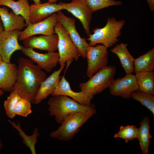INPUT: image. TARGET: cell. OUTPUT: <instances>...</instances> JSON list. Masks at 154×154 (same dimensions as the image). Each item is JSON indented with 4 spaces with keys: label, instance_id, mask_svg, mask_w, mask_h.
<instances>
[{
    "label": "cell",
    "instance_id": "obj_37",
    "mask_svg": "<svg viewBox=\"0 0 154 154\" xmlns=\"http://www.w3.org/2000/svg\"><path fill=\"white\" fill-rule=\"evenodd\" d=\"M2 60V58H1V57L0 55V65L1 64V63Z\"/></svg>",
    "mask_w": 154,
    "mask_h": 154
},
{
    "label": "cell",
    "instance_id": "obj_25",
    "mask_svg": "<svg viewBox=\"0 0 154 154\" xmlns=\"http://www.w3.org/2000/svg\"><path fill=\"white\" fill-rule=\"evenodd\" d=\"M139 89L153 95L154 94V73L153 71L135 73Z\"/></svg>",
    "mask_w": 154,
    "mask_h": 154
},
{
    "label": "cell",
    "instance_id": "obj_24",
    "mask_svg": "<svg viewBox=\"0 0 154 154\" xmlns=\"http://www.w3.org/2000/svg\"><path fill=\"white\" fill-rule=\"evenodd\" d=\"M8 121L12 126L18 131V134L23 139V142L27 147L30 149L32 154H36L35 145L37 142V137L40 136L38 129L35 128L33 134L31 136L26 135L25 132L22 129L20 123L18 121L16 124L14 121L8 119Z\"/></svg>",
    "mask_w": 154,
    "mask_h": 154
},
{
    "label": "cell",
    "instance_id": "obj_4",
    "mask_svg": "<svg viewBox=\"0 0 154 154\" xmlns=\"http://www.w3.org/2000/svg\"><path fill=\"white\" fill-rule=\"evenodd\" d=\"M95 114L86 112L72 113L66 117L57 130L50 133L49 136L60 141H70L79 131L81 127Z\"/></svg>",
    "mask_w": 154,
    "mask_h": 154
},
{
    "label": "cell",
    "instance_id": "obj_36",
    "mask_svg": "<svg viewBox=\"0 0 154 154\" xmlns=\"http://www.w3.org/2000/svg\"><path fill=\"white\" fill-rule=\"evenodd\" d=\"M4 91L0 89V98L3 94Z\"/></svg>",
    "mask_w": 154,
    "mask_h": 154
},
{
    "label": "cell",
    "instance_id": "obj_10",
    "mask_svg": "<svg viewBox=\"0 0 154 154\" xmlns=\"http://www.w3.org/2000/svg\"><path fill=\"white\" fill-rule=\"evenodd\" d=\"M21 31L15 30L0 33V55L2 60L10 62L12 55L15 51L21 50L22 45L18 42V38Z\"/></svg>",
    "mask_w": 154,
    "mask_h": 154
},
{
    "label": "cell",
    "instance_id": "obj_22",
    "mask_svg": "<svg viewBox=\"0 0 154 154\" xmlns=\"http://www.w3.org/2000/svg\"><path fill=\"white\" fill-rule=\"evenodd\" d=\"M148 117L145 116L140 123L138 128L137 138L139 141L140 148L143 154H148L150 139L152 136L150 133Z\"/></svg>",
    "mask_w": 154,
    "mask_h": 154
},
{
    "label": "cell",
    "instance_id": "obj_35",
    "mask_svg": "<svg viewBox=\"0 0 154 154\" xmlns=\"http://www.w3.org/2000/svg\"><path fill=\"white\" fill-rule=\"evenodd\" d=\"M3 146V144H2V142L1 139L0 137V153L1 151L2 148Z\"/></svg>",
    "mask_w": 154,
    "mask_h": 154
},
{
    "label": "cell",
    "instance_id": "obj_6",
    "mask_svg": "<svg viewBox=\"0 0 154 154\" xmlns=\"http://www.w3.org/2000/svg\"><path fill=\"white\" fill-rule=\"evenodd\" d=\"M54 30L58 37V64L60 66L66 62L70 64L74 60L77 61L80 56L79 51L66 30L58 22L54 27Z\"/></svg>",
    "mask_w": 154,
    "mask_h": 154
},
{
    "label": "cell",
    "instance_id": "obj_17",
    "mask_svg": "<svg viewBox=\"0 0 154 154\" xmlns=\"http://www.w3.org/2000/svg\"><path fill=\"white\" fill-rule=\"evenodd\" d=\"M17 67L15 64L2 60L0 65V89L11 92L15 83Z\"/></svg>",
    "mask_w": 154,
    "mask_h": 154
},
{
    "label": "cell",
    "instance_id": "obj_26",
    "mask_svg": "<svg viewBox=\"0 0 154 154\" xmlns=\"http://www.w3.org/2000/svg\"><path fill=\"white\" fill-rule=\"evenodd\" d=\"M131 98L139 102L147 108L154 116V96L153 95L143 92L139 89L131 94Z\"/></svg>",
    "mask_w": 154,
    "mask_h": 154
},
{
    "label": "cell",
    "instance_id": "obj_16",
    "mask_svg": "<svg viewBox=\"0 0 154 154\" xmlns=\"http://www.w3.org/2000/svg\"><path fill=\"white\" fill-rule=\"evenodd\" d=\"M63 9L62 6L59 4L48 2L39 4L30 5L29 21L31 24L40 22L53 13Z\"/></svg>",
    "mask_w": 154,
    "mask_h": 154
},
{
    "label": "cell",
    "instance_id": "obj_29",
    "mask_svg": "<svg viewBox=\"0 0 154 154\" xmlns=\"http://www.w3.org/2000/svg\"><path fill=\"white\" fill-rule=\"evenodd\" d=\"M92 13L99 10L112 6H120V1L114 0H85Z\"/></svg>",
    "mask_w": 154,
    "mask_h": 154
},
{
    "label": "cell",
    "instance_id": "obj_7",
    "mask_svg": "<svg viewBox=\"0 0 154 154\" xmlns=\"http://www.w3.org/2000/svg\"><path fill=\"white\" fill-rule=\"evenodd\" d=\"M108 54L107 48L102 45L89 46L86 57L88 63L86 75L88 78L107 66Z\"/></svg>",
    "mask_w": 154,
    "mask_h": 154
},
{
    "label": "cell",
    "instance_id": "obj_27",
    "mask_svg": "<svg viewBox=\"0 0 154 154\" xmlns=\"http://www.w3.org/2000/svg\"><path fill=\"white\" fill-rule=\"evenodd\" d=\"M21 98L17 92L13 91L7 100L4 102L3 105L6 115L10 118L13 119L15 116L16 106Z\"/></svg>",
    "mask_w": 154,
    "mask_h": 154
},
{
    "label": "cell",
    "instance_id": "obj_31",
    "mask_svg": "<svg viewBox=\"0 0 154 154\" xmlns=\"http://www.w3.org/2000/svg\"><path fill=\"white\" fill-rule=\"evenodd\" d=\"M147 3L152 11H154V0H146Z\"/></svg>",
    "mask_w": 154,
    "mask_h": 154
},
{
    "label": "cell",
    "instance_id": "obj_2",
    "mask_svg": "<svg viewBox=\"0 0 154 154\" xmlns=\"http://www.w3.org/2000/svg\"><path fill=\"white\" fill-rule=\"evenodd\" d=\"M49 115L54 116L55 121L61 124L66 117L70 114L79 112L96 113L94 105L83 106L68 96L63 95L52 96L47 102Z\"/></svg>",
    "mask_w": 154,
    "mask_h": 154
},
{
    "label": "cell",
    "instance_id": "obj_13",
    "mask_svg": "<svg viewBox=\"0 0 154 154\" xmlns=\"http://www.w3.org/2000/svg\"><path fill=\"white\" fill-rule=\"evenodd\" d=\"M21 50L24 54L37 63L47 72H51L58 63L59 56L58 52L40 53L36 52L33 48H25L22 45Z\"/></svg>",
    "mask_w": 154,
    "mask_h": 154
},
{
    "label": "cell",
    "instance_id": "obj_18",
    "mask_svg": "<svg viewBox=\"0 0 154 154\" xmlns=\"http://www.w3.org/2000/svg\"><path fill=\"white\" fill-rule=\"evenodd\" d=\"M52 96L63 95L70 97L80 104L84 106H90L92 104L91 100L82 92H75L71 89L69 83L64 76H62L59 83L51 95Z\"/></svg>",
    "mask_w": 154,
    "mask_h": 154
},
{
    "label": "cell",
    "instance_id": "obj_23",
    "mask_svg": "<svg viewBox=\"0 0 154 154\" xmlns=\"http://www.w3.org/2000/svg\"><path fill=\"white\" fill-rule=\"evenodd\" d=\"M134 68L135 73L153 71L154 48L145 54L134 59Z\"/></svg>",
    "mask_w": 154,
    "mask_h": 154
},
{
    "label": "cell",
    "instance_id": "obj_34",
    "mask_svg": "<svg viewBox=\"0 0 154 154\" xmlns=\"http://www.w3.org/2000/svg\"><path fill=\"white\" fill-rule=\"evenodd\" d=\"M58 0H48V2L51 3H56Z\"/></svg>",
    "mask_w": 154,
    "mask_h": 154
},
{
    "label": "cell",
    "instance_id": "obj_28",
    "mask_svg": "<svg viewBox=\"0 0 154 154\" xmlns=\"http://www.w3.org/2000/svg\"><path fill=\"white\" fill-rule=\"evenodd\" d=\"M137 131L138 128L133 125H121L119 131L114 135V137L122 138L127 143L129 141L137 138Z\"/></svg>",
    "mask_w": 154,
    "mask_h": 154
},
{
    "label": "cell",
    "instance_id": "obj_14",
    "mask_svg": "<svg viewBox=\"0 0 154 154\" xmlns=\"http://www.w3.org/2000/svg\"><path fill=\"white\" fill-rule=\"evenodd\" d=\"M25 48H36L53 52L58 50V37L56 34L30 37L23 40Z\"/></svg>",
    "mask_w": 154,
    "mask_h": 154
},
{
    "label": "cell",
    "instance_id": "obj_32",
    "mask_svg": "<svg viewBox=\"0 0 154 154\" xmlns=\"http://www.w3.org/2000/svg\"><path fill=\"white\" fill-rule=\"evenodd\" d=\"M4 30V26L0 17V33Z\"/></svg>",
    "mask_w": 154,
    "mask_h": 154
},
{
    "label": "cell",
    "instance_id": "obj_5",
    "mask_svg": "<svg viewBox=\"0 0 154 154\" xmlns=\"http://www.w3.org/2000/svg\"><path fill=\"white\" fill-rule=\"evenodd\" d=\"M116 68L107 66L94 74L87 82L79 84L81 91L91 100L94 96L109 88L114 80Z\"/></svg>",
    "mask_w": 154,
    "mask_h": 154
},
{
    "label": "cell",
    "instance_id": "obj_21",
    "mask_svg": "<svg viewBox=\"0 0 154 154\" xmlns=\"http://www.w3.org/2000/svg\"><path fill=\"white\" fill-rule=\"evenodd\" d=\"M7 6L11 8L15 14L22 16L25 19L27 26L30 23V5L28 0H0V6Z\"/></svg>",
    "mask_w": 154,
    "mask_h": 154
},
{
    "label": "cell",
    "instance_id": "obj_20",
    "mask_svg": "<svg viewBox=\"0 0 154 154\" xmlns=\"http://www.w3.org/2000/svg\"><path fill=\"white\" fill-rule=\"evenodd\" d=\"M127 44L121 43L116 45L110 50L119 59L121 64L126 74H131L134 71V59L129 52L127 48Z\"/></svg>",
    "mask_w": 154,
    "mask_h": 154
},
{
    "label": "cell",
    "instance_id": "obj_15",
    "mask_svg": "<svg viewBox=\"0 0 154 154\" xmlns=\"http://www.w3.org/2000/svg\"><path fill=\"white\" fill-rule=\"evenodd\" d=\"M65 66H60V68L54 71L41 83L35 97L34 103L38 104L52 93L58 86L62 76L60 74Z\"/></svg>",
    "mask_w": 154,
    "mask_h": 154
},
{
    "label": "cell",
    "instance_id": "obj_9",
    "mask_svg": "<svg viewBox=\"0 0 154 154\" xmlns=\"http://www.w3.org/2000/svg\"><path fill=\"white\" fill-rule=\"evenodd\" d=\"M56 14L54 13L42 21L34 24L29 23L21 31L18 38L19 41L36 35H51L55 34L54 27L58 22Z\"/></svg>",
    "mask_w": 154,
    "mask_h": 154
},
{
    "label": "cell",
    "instance_id": "obj_19",
    "mask_svg": "<svg viewBox=\"0 0 154 154\" xmlns=\"http://www.w3.org/2000/svg\"><path fill=\"white\" fill-rule=\"evenodd\" d=\"M0 17L5 31H21L27 27L25 19L22 16L13 11L9 12V9L5 7H0Z\"/></svg>",
    "mask_w": 154,
    "mask_h": 154
},
{
    "label": "cell",
    "instance_id": "obj_30",
    "mask_svg": "<svg viewBox=\"0 0 154 154\" xmlns=\"http://www.w3.org/2000/svg\"><path fill=\"white\" fill-rule=\"evenodd\" d=\"M31 102L21 97L17 103L15 108L16 115L27 117L32 113Z\"/></svg>",
    "mask_w": 154,
    "mask_h": 154
},
{
    "label": "cell",
    "instance_id": "obj_33",
    "mask_svg": "<svg viewBox=\"0 0 154 154\" xmlns=\"http://www.w3.org/2000/svg\"><path fill=\"white\" fill-rule=\"evenodd\" d=\"M34 2V3L35 4L38 5L41 3L40 0H33Z\"/></svg>",
    "mask_w": 154,
    "mask_h": 154
},
{
    "label": "cell",
    "instance_id": "obj_8",
    "mask_svg": "<svg viewBox=\"0 0 154 154\" xmlns=\"http://www.w3.org/2000/svg\"><path fill=\"white\" fill-rule=\"evenodd\" d=\"M63 9L72 13L81 22L85 32L88 37L90 34V24L93 13L85 0H72L70 3L60 2Z\"/></svg>",
    "mask_w": 154,
    "mask_h": 154
},
{
    "label": "cell",
    "instance_id": "obj_12",
    "mask_svg": "<svg viewBox=\"0 0 154 154\" xmlns=\"http://www.w3.org/2000/svg\"><path fill=\"white\" fill-rule=\"evenodd\" d=\"M109 88L112 95L128 99L133 92L139 89V87L135 75L131 73L115 79Z\"/></svg>",
    "mask_w": 154,
    "mask_h": 154
},
{
    "label": "cell",
    "instance_id": "obj_1",
    "mask_svg": "<svg viewBox=\"0 0 154 154\" xmlns=\"http://www.w3.org/2000/svg\"><path fill=\"white\" fill-rule=\"evenodd\" d=\"M16 81L13 91L34 104L35 97L41 83L47 78L46 74L30 59L18 60Z\"/></svg>",
    "mask_w": 154,
    "mask_h": 154
},
{
    "label": "cell",
    "instance_id": "obj_3",
    "mask_svg": "<svg viewBox=\"0 0 154 154\" xmlns=\"http://www.w3.org/2000/svg\"><path fill=\"white\" fill-rule=\"evenodd\" d=\"M126 21L124 19L117 21L113 17L108 18L106 25L103 28H96L93 30L87 40L89 46H94L101 44L107 48L112 47L119 41L118 37L121 35V30Z\"/></svg>",
    "mask_w": 154,
    "mask_h": 154
},
{
    "label": "cell",
    "instance_id": "obj_11",
    "mask_svg": "<svg viewBox=\"0 0 154 154\" xmlns=\"http://www.w3.org/2000/svg\"><path fill=\"white\" fill-rule=\"evenodd\" d=\"M56 13L58 21L68 33L72 40L78 48L80 56L86 58L87 48L89 46L85 38H81L75 27V19L65 15L61 11Z\"/></svg>",
    "mask_w": 154,
    "mask_h": 154
}]
</instances>
